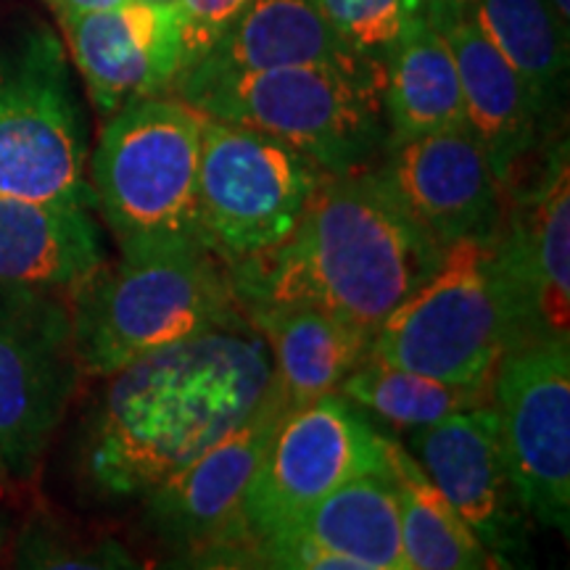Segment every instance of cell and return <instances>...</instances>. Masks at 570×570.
<instances>
[{
	"mask_svg": "<svg viewBox=\"0 0 570 570\" xmlns=\"http://www.w3.org/2000/svg\"><path fill=\"white\" fill-rule=\"evenodd\" d=\"M106 377L85 473L114 499L146 497L246 423L275 389L273 354L246 312Z\"/></svg>",
	"mask_w": 570,
	"mask_h": 570,
	"instance_id": "cell-1",
	"label": "cell"
},
{
	"mask_svg": "<svg viewBox=\"0 0 570 570\" xmlns=\"http://www.w3.org/2000/svg\"><path fill=\"white\" fill-rule=\"evenodd\" d=\"M441 254L381 169L365 167L327 173L294 230L230 267V281L240 306L309 304L373 338Z\"/></svg>",
	"mask_w": 570,
	"mask_h": 570,
	"instance_id": "cell-2",
	"label": "cell"
},
{
	"mask_svg": "<svg viewBox=\"0 0 570 570\" xmlns=\"http://www.w3.org/2000/svg\"><path fill=\"white\" fill-rule=\"evenodd\" d=\"M529 338L494 230L444 248L433 273L377 327L370 356L458 386H491L499 360Z\"/></svg>",
	"mask_w": 570,
	"mask_h": 570,
	"instance_id": "cell-3",
	"label": "cell"
},
{
	"mask_svg": "<svg viewBox=\"0 0 570 570\" xmlns=\"http://www.w3.org/2000/svg\"><path fill=\"white\" fill-rule=\"evenodd\" d=\"M202 132L204 114L177 96L140 98L106 117L88 180L122 256L204 246Z\"/></svg>",
	"mask_w": 570,
	"mask_h": 570,
	"instance_id": "cell-4",
	"label": "cell"
},
{
	"mask_svg": "<svg viewBox=\"0 0 570 570\" xmlns=\"http://www.w3.org/2000/svg\"><path fill=\"white\" fill-rule=\"evenodd\" d=\"M230 269L206 246L164 248L104 265L71 296V338L82 373L111 375L240 315Z\"/></svg>",
	"mask_w": 570,
	"mask_h": 570,
	"instance_id": "cell-5",
	"label": "cell"
},
{
	"mask_svg": "<svg viewBox=\"0 0 570 570\" xmlns=\"http://www.w3.org/2000/svg\"><path fill=\"white\" fill-rule=\"evenodd\" d=\"M381 67H285L183 85L177 98L204 117L288 142L325 173L375 167L386 151Z\"/></svg>",
	"mask_w": 570,
	"mask_h": 570,
	"instance_id": "cell-6",
	"label": "cell"
},
{
	"mask_svg": "<svg viewBox=\"0 0 570 570\" xmlns=\"http://www.w3.org/2000/svg\"><path fill=\"white\" fill-rule=\"evenodd\" d=\"M0 198L96 209L88 132L61 40L42 24L0 48Z\"/></svg>",
	"mask_w": 570,
	"mask_h": 570,
	"instance_id": "cell-7",
	"label": "cell"
},
{
	"mask_svg": "<svg viewBox=\"0 0 570 570\" xmlns=\"http://www.w3.org/2000/svg\"><path fill=\"white\" fill-rule=\"evenodd\" d=\"M327 173L288 142L204 117L198 227L227 269L265 254L294 230Z\"/></svg>",
	"mask_w": 570,
	"mask_h": 570,
	"instance_id": "cell-8",
	"label": "cell"
},
{
	"mask_svg": "<svg viewBox=\"0 0 570 570\" xmlns=\"http://www.w3.org/2000/svg\"><path fill=\"white\" fill-rule=\"evenodd\" d=\"M285 412L288 402L275 383L267 402L246 423L148 491V529L183 566L248 568L246 494Z\"/></svg>",
	"mask_w": 570,
	"mask_h": 570,
	"instance_id": "cell-9",
	"label": "cell"
},
{
	"mask_svg": "<svg viewBox=\"0 0 570 570\" xmlns=\"http://www.w3.org/2000/svg\"><path fill=\"white\" fill-rule=\"evenodd\" d=\"M394 444L396 439L383 436L367 412L338 391L288 407L246 494L252 550L346 481L391 470Z\"/></svg>",
	"mask_w": 570,
	"mask_h": 570,
	"instance_id": "cell-10",
	"label": "cell"
},
{
	"mask_svg": "<svg viewBox=\"0 0 570 570\" xmlns=\"http://www.w3.org/2000/svg\"><path fill=\"white\" fill-rule=\"evenodd\" d=\"M499 436L520 502L544 529H570V338H529L491 377Z\"/></svg>",
	"mask_w": 570,
	"mask_h": 570,
	"instance_id": "cell-11",
	"label": "cell"
},
{
	"mask_svg": "<svg viewBox=\"0 0 570 570\" xmlns=\"http://www.w3.org/2000/svg\"><path fill=\"white\" fill-rule=\"evenodd\" d=\"M80 373L69 302L0 291V462L9 479H32Z\"/></svg>",
	"mask_w": 570,
	"mask_h": 570,
	"instance_id": "cell-12",
	"label": "cell"
},
{
	"mask_svg": "<svg viewBox=\"0 0 570 570\" xmlns=\"http://www.w3.org/2000/svg\"><path fill=\"white\" fill-rule=\"evenodd\" d=\"M407 452L458 510L499 568L525 552V512L508 460L494 402L407 431Z\"/></svg>",
	"mask_w": 570,
	"mask_h": 570,
	"instance_id": "cell-13",
	"label": "cell"
},
{
	"mask_svg": "<svg viewBox=\"0 0 570 570\" xmlns=\"http://www.w3.org/2000/svg\"><path fill=\"white\" fill-rule=\"evenodd\" d=\"M59 24L104 117L140 98L173 96L185 71L177 3L127 0L104 11L63 13Z\"/></svg>",
	"mask_w": 570,
	"mask_h": 570,
	"instance_id": "cell-14",
	"label": "cell"
},
{
	"mask_svg": "<svg viewBox=\"0 0 570 570\" xmlns=\"http://www.w3.org/2000/svg\"><path fill=\"white\" fill-rule=\"evenodd\" d=\"M381 159L391 194L441 248L502 225L504 188L465 125L394 142Z\"/></svg>",
	"mask_w": 570,
	"mask_h": 570,
	"instance_id": "cell-15",
	"label": "cell"
},
{
	"mask_svg": "<svg viewBox=\"0 0 570 570\" xmlns=\"http://www.w3.org/2000/svg\"><path fill=\"white\" fill-rule=\"evenodd\" d=\"M568 138L547 148L529 188L504 190L499 246L533 338H570V173Z\"/></svg>",
	"mask_w": 570,
	"mask_h": 570,
	"instance_id": "cell-16",
	"label": "cell"
},
{
	"mask_svg": "<svg viewBox=\"0 0 570 570\" xmlns=\"http://www.w3.org/2000/svg\"><path fill=\"white\" fill-rule=\"evenodd\" d=\"M428 17L444 32L454 56L465 127L508 190L520 164L537 151L547 132L544 119L525 82L481 32L462 0H428Z\"/></svg>",
	"mask_w": 570,
	"mask_h": 570,
	"instance_id": "cell-17",
	"label": "cell"
},
{
	"mask_svg": "<svg viewBox=\"0 0 570 570\" xmlns=\"http://www.w3.org/2000/svg\"><path fill=\"white\" fill-rule=\"evenodd\" d=\"M106 265L90 206L0 198V291L71 296Z\"/></svg>",
	"mask_w": 570,
	"mask_h": 570,
	"instance_id": "cell-18",
	"label": "cell"
},
{
	"mask_svg": "<svg viewBox=\"0 0 570 570\" xmlns=\"http://www.w3.org/2000/svg\"><path fill=\"white\" fill-rule=\"evenodd\" d=\"M306 63L344 69L381 67L362 59L341 40L315 0H252L214 40L209 51L177 80L175 90L219 77L306 67Z\"/></svg>",
	"mask_w": 570,
	"mask_h": 570,
	"instance_id": "cell-19",
	"label": "cell"
},
{
	"mask_svg": "<svg viewBox=\"0 0 570 570\" xmlns=\"http://www.w3.org/2000/svg\"><path fill=\"white\" fill-rule=\"evenodd\" d=\"M267 539H291L320 547L346 560L352 570H407L396 481L391 470H375L346 481Z\"/></svg>",
	"mask_w": 570,
	"mask_h": 570,
	"instance_id": "cell-20",
	"label": "cell"
},
{
	"mask_svg": "<svg viewBox=\"0 0 570 570\" xmlns=\"http://www.w3.org/2000/svg\"><path fill=\"white\" fill-rule=\"evenodd\" d=\"M273 354L275 383L288 407L338 391L370 354L365 333L309 304L240 306Z\"/></svg>",
	"mask_w": 570,
	"mask_h": 570,
	"instance_id": "cell-21",
	"label": "cell"
},
{
	"mask_svg": "<svg viewBox=\"0 0 570 570\" xmlns=\"http://www.w3.org/2000/svg\"><path fill=\"white\" fill-rule=\"evenodd\" d=\"M386 146L462 127V90L444 32L420 11L381 63Z\"/></svg>",
	"mask_w": 570,
	"mask_h": 570,
	"instance_id": "cell-22",
	"label": "cell"
},
{
	"mask_svg": "<svg viewBox=\"0 0 570 570\" xmlns=\"http://www.w3.org/2000/svg\"><path fill=\"white\" fill-rule=\"evenodd\" d=\"M462 6L518 71L550 127L568 90V27L547 0H462Z\"/></svg>",
	"mask_w": 570,
	"mask_h": 570,
	"instance_id": "cell-23",
	"label": "cell"
},
{
	"mask_svg": "<svg viewBox=\"0 0 570 570\" xmlns=\"http://www.w3.org/2000/svg\"><path fill=\"white\" fill-rule=\"evenodd\" d=\"M399 525L407 570L499 568L479 537L468 529L446 497L428 481L407 446L396 439L394 468Z\"/></svg>",
	"mask_w": 570,
	"mask_h": 570,
	"instance_id": "cell-24",
	"label": "cell"
},
{
	"mask_svg": "<svg viewBox=\"0 0 570 570\" xmlns=\"http://www.w3.org/2000/svg\"><path fill=\"white\" fill-rule=\"evenodd\" d=\"M338 394L404 433L491 402V386L444 383L431 375L389 365L370 354L344 377Z\"/></svg>",
	"mask_w": 570,
	"mask_h": 570,
	"instance_id": "cell-25",
	"label": "cell"
},
{
	"mask_svg": "<svg viewBox=\"0 0 570 570\" xmlns=\"http://www.w3.org/2000/svg\"><path fill=\"white\" fill-rule=\"evenodd\" d=\"M341 40L362 59L383 63L428 0H315Z\"/></svg>",
	"mask_w": 570,
	"mask_h": 570,
	"instance_id": "cell-26",
	"label": "cell"
},
{
	"mask_svg": "<svg viewBox=\"0 0 570 570\" xmlns=\"http://www.w3.org/2000/svg\"><path fill=\"white\" fill-rule=\"evenodd\" d=\"M17 566L24 568H135L138 560L117 539H96L85 544L82 539L35 525L24 531L17 547Z\"/></svg>",
	"mask_w": 570,
	"mask_h": 570,
	"instance_id": "cell-27",
	"label": "cell"
},
{
	"mask_svg": "<svg viewBox=\"0 0 570 570\" xmlns=\"http://www.w3.org/2000/svg\"><path fill=\"white\" fill-rule=\"evenodd\" d=\"M248 3H252V0H177V11H180L183 19L185 71L209 51L214 40L227 30V24H230Z\"/></svg>",
	"mask_w": 570,
	"mask_h": 570,
	"instance_id": "cell-28",
	"label": "cell"
},
{
	"mask_svg": "<svg viewBox=\"0 0 570 570\" xmlns=\"http://www.w3.org/2000/svg\"><path fill=\"white\" fill-rule=\"evenodd\" d=\"M46 3L56 11V17H63V13L114 9V6H122V3H127V0H46Z\"/></svg>",
	"mask_w": 570,
	"mask_h": 570,
	"instance_id": "cell-29",
	"label": "cell"
},
{
	"mask_svg": "<svg viewBox=\"0 0 570 570\" xmlns=\"http://www.w3.org/2000/svg\"><path fill=\"white\" fill-rule=\"evenodd\" d=\"M547 3H550L554 17L560 19V24L568 27V30H570V0H547Z\"/></svg>",
	"mask_w": 570,
	"mask_h": 570,
	"instance_id": "cell-30",
	"label": "cell"
},
{
	"mask_svg": "<svg viewBox=\"0 0 570 570\" xmlns=\"http://www.w3.org/2000/svg\"><path fill=\"white\" fill-rule=\"evenodd\" d=\"M6 541H9V525H6V520L0 518V552H3Z\"/></svg>",
	"mask_w": 570,
	"mask_h": 570,
	"instance_id": "cell-31",
	"label": "cell"
},
{
	"mask_svg": "<svg viewBox=\"0 0 570 570\" xmlns=\"http://www.w3.org/2000/svg\"><path fill=\"white\" fill-rule=\"evenodd\" d=\"M9 479V473H6V468H3V462H0V481H6Z\"/></svg>",
	"mask_w": 570,
	"mask_h": 570,
	"instance_id": "cell-32",
	"label": "cell"
},
{
	"mask_svg": "<svg viewBox=\"0 0 570 570\" xmlns=\"http://www.w3.org/2000/svg\"><path fill=\"white\" fill-rule=\"evenodd\" d=\"M151 3H177V0H151Z\"/></svg>",
	"mask_w": 570,
	"mask_h": 570,
	"instance_id": "cell-33",
	"label": "cell"
}]
</instances>
